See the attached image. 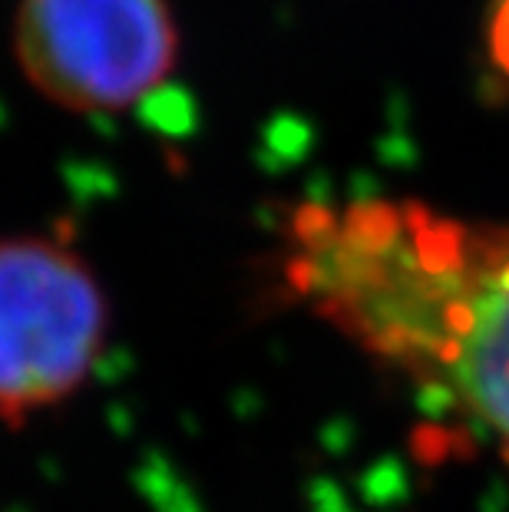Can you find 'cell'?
<instances>
[{
    "mask_svg": "<svg viewBox=\"0 0 509 512\" xmlns=\"http://www.w3.org/2000/svg\"><path fill=\"white\" fill-rule=\"evenodd\" d=\"M308 294L371 354L460 403L509 460V228L374 205L321 245Z\"/></svg>",
    "mask_w": 509,
    "mask_h": 512,
    "instance_id": "1",
    "label": "cell"
},
{
    "mask_svg": "<svg viewBox=\"0 0 509 512\" xmlns=\"http://www.w3.org/2000/svg\"><path fill=\"white\" fill-rule=\"evenodd\" d=\"M106 337V298L93 271L47 238L0 242V420L67 400Z\"/></svg>",
    "mask_w": 509,
    "mask_h": 512,
    "instance_id": "2",
    "label": "cell"
},
{
    "mask_svg": "<svg viewBox=\"0 0 509 512\" xmlns=\"http://www.w3.org/2000/svg\"><path fill=\"white\" fill-rule=\"evenodd\" d=\"M166 0H24L17 60L67 110H123L159 90L176 63Z\"/></svg>",
    "mask_w": 509,
    "mask_h": 512,
    "instance_id": "3",
    "label": "cell"
},
{
    "mask_svg": "<svg viewBox=\"0 0 509 512\" xmlns=\"http://www.w3.org/2000/svg\"><path fill=\"white\" fill-rule=\"evenodd\" d=\"M139 116L149 126L166 129V133H189L196 126V103H192V96L182 86L162 83L146 100H139Z\"/></svg>",
    "mask_w": 509,
    "mask_h": 512,
    "instance_id": "4",
    "label": "cell"
},
{
    "mask_svg": "<svg viewBox=\"0 0 509 512\" xmlns=\"http://www.w3.org/2000/svg\"><path fill=\"white\" fill-rule=\"evenodd\" d=\"M490 57L496 63V73L509 80V0H493L490 14Z\"/></svg>",
    "mask_w": 509,
    "mask_h": 512,
    "instance_id": "5",
    "label": "cell"
}]
</instances>
